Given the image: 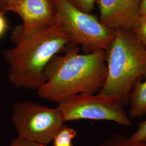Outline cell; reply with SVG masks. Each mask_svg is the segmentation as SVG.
<instances>
[{"instance_id":"6da1fadb","label":"cell","mask_w":146,"mask_h":146,"mask_svg":"<svg viewBox=\"0 0 146 146\" xmlns=\"http://www.w3.org/2000/svg\"><path fill=\"white\" fill-rule=\"evenodd\" d=\"M14 47L3 52L8 66V80L19 89L37 90L46 82L44 70L52 58L71 44V39L58 22L40 31L25 34L20 26L11 32Z\"/></svg>"},{"instance_id":"7a4b0ae2","label":"cell","mask_w":146,"mask_h":146,"mask_svg":"<svg viewBox=\"0 0 146 146\" xmlns=\"http://www.w3.org/2000/svg\"><path fill=\"white\" fill-rule=\"evenodd\" d=\"M56 55L44 70L46 82L37 90L42 99L58 104L75 94H95L103 87L107 75V52L80 54L76 46Z\"/></svg>"},{"instance_id":"3957f363","label":"cell","mask_w":146,"mask_h":146,"mask_svg":"<svg viewBox=\"0 0 146 146\" xmlns=\"http://www.w3.org/2000/svg\"><path fill=\"white\" fill-rule=\"evenodd\" d=\"M107 75L100 92L119 96L125 104L136 82L146 77V47L133 30L115 29L107 52Z\"/></svg>"},{"instance_id":"277c9868","label":"cell","mask_w":146,"mask_h":146,"mask_svg":"<svg viewBox=\"0 0 146 146\" xmlns=\"http://www.w3.org/2000/svg\"><path fill=\"white\" fill-rule=\"evenodd\" d=\"M58 21L68 33L73 46H81L88 52L109 49L115 30L104 26L95 16L73 6L67 0H53Z\"/></svg>"},{"instance_id":"5b68a950","label":"cell","mask_w":146,"mask_h":146,"mask_svg":"<svg viewBox=\"0 0 146 146\" xmlns=\"http://www.w3.org/2000/svg\"><path fill=\"white\" fill-rule=\"evenodd\" d=\"M64 122L81 120L110 121L123 127L131 125V118L119 96L82 93L70 96L58 104Z\"/></svg>"},{"instance_id":"8992f818","label":"cell","mask_w":146,"mask_h":146,"mask_svg":"<svg viewBox=\"0 0 146 146\" xmlns=\"http://www.w3.org/2000/svg\"><path fill=\"white\" fill-rule=\"evenodd\" d=\"M11 122L17 136L47 146L64 123L58 107L52 108L31 101L14 104Z\"/></svg>"},{"instance_id":"52a82bcc","label":"cell","mask_w":146,"mask_h":146,"mask_svg":"<svg viewBox=\"0 0 146 146\" xmlns=\"http://www.w3.org/2000/svg\"><path fill=\"white\" fill-rule=\"evenodd\" d=\"M20 17L21 31L25 34L40 31L58 22L56 7L53 0H11L7 12Z\"/></svg>"},{"instance_id":"ba28073f","label":"cell","mask_w":146,"mask_h":146,"mask_svg":"<svg viewBox=\"0 0 146 146\" xmlns=\"http://www.w3.org/2000/svg\"><path fill=\"white\" fill-rule=\"evenodd\" d=\"M100 13V22L115 30H133L140 19L141 0H96Z\"/></svg>"},{"instance_id":"9c48e42d","label":"cell","mask_w":146,"mask_h":146,"mask_svg":"<svg viewBox=\"0 0 146 146\" xmlns=\"http://www.w3.org/2000/svg\"><path fill=\"white\" fill-rule=\"evenodd\" d=\"M128 114L130 118L139 119L146 115V80L136 82L129 96Z\"/></svg>"},{"instance_id":"30bf717a","label":"cell","mask_w":146,"mask_h":146,"mask_svg":"<svg viewBox=\"0 0 146 146\" xmlns=\"http://www.w3.org/2000/svg\"><path fill=\"white\" fill-rule=\"evenodd\" d=\"M99 146H146V141H136L130 136L116 134L103 141Z\"/></svg>"},{"instance_id":"8fae6325","label":"cell","mask_w":146,"mask_h":146,"mask_svg":"<svg viewBox=\"0 0 146 146\" xmlns=\"http://www.w3.org/2000/svg\"><path fill=\"white\" fill-rule=\"evenodd\" d=\"M77 135V132L73 128L63 125L52 139L53 146H74L72 140Z\"/></svg>"},{"instance_id":"7c38bea8","label":"cell","mask_w":146,"mask_h":146,"mask_svg":"<svg viewBox=\"0 0 146 146\" xmlns=\"http://www.w3.org/2000/svg\"><path fill=\"white\" fill-rule=\"evenodd\" d=\"M73 6L79 10L87 13L93 11L96 0H67Z\"/></svg>"},{"instance_id":"4fadbf2b","label":"cell","mask_w":146,"mask_h":146,"mask_svg":"<svg viewBox=\"0 0 146 146\" xmlns=\"http://www.w3.org/2000/svg\"><path fill=\"white\" fill-rule=\"evenodd\" d=\"M142 43L146 47V20L140 17L139 22L133 30Z\"/></svg>"},{"instance_id":"5bb4252c","label":"cell","mask_w":146,"mask_h":146,"mask_svg":"<svg viewBox=\"0 0 146 146\" xmlns=\"http://www.w3.org/2000/svg\"><path fill=\"white\" fill-rule=\"evenodd\" d=\"M130 137L136 141H146V120L139 124L137 130Z\"/></svg>"},{"instance_id":"9a60e30c","label":"cell","mask_w":146,"mask_h":146,"mask_svg":"<svg viewBox=\"0 0 146 146\" xmlns=\"http://www.w3.org/2000/svg\"><path fill=\"white\" fill-rule=\"evenodd\" d=\"M9 146H47V145L37 143L34 141L28 140L17 136L14 138Z\"/></svg>"},{"instance_id":"2e32d148","label":"cell","mask_w":146,"mask_h":146,"mask_svg":"<svg viewBox=\"0 0 146 146\" xmlns=\"http://www.w3.org/2000/svg\"><path fill=\"white\" fill-rule=\"evenodd\" d=\"M5 14V13L0 11V39L5 36L9 29V23Z\"/></svg>"},{"instance_id":"e0dca14e","label":"cell","mask_w":146,"mask_h":146,"mask_svg":"<svg viewBox=\"0 0 146 146\" xmlns=\"http://www.w3.org/2000/svg\"><path fill=\"white\" fill-rule=\"evenodd\" d=\"M11 0H0V11L7 13V8Z\"/></svg>"},{"instance_id":"ac0fdd59","label":"cell","mask_w":146,"mask_h":146,"mask_svg":"<svg viewBox=\"0 0 146 146\" xmlns=\"http://www.w3.org/2000/svg\"><path fill=\"white\" fill-rule=\"evenodd\" d=\"M140 17L146 14V0H141L140 5Z\"/></svg>"},{"instance_id":"d6986e66","label":"cell","mask_w":146,"mask_h":146,"mask_svg":"<svg viewBox=\"0 0 146 146\" xmlns=\"http://www.w3.org/2000/svg\"><path fill=\"white\" fill-rule=\"evenodd\" d=\"M140 17H142V18H143V19H145L146 20V15H145L142 16H141Z\"/></svg>"},{"instance_id":"ffe728a7","label":"cell","mask_w":146,"mask_h":146,"mask_svg":"<svg viewBox=\"0 0 146 146\" xmlns=\"http://www.w3.org/2000/svg\"><path fill=\"white\" fill-rule=\"evenodd\" d=\"M0 54H1V50H0Z\"/></svg>"}]
</instances>
